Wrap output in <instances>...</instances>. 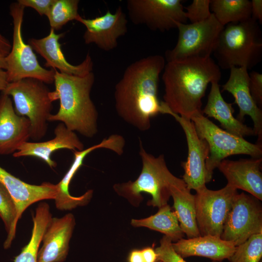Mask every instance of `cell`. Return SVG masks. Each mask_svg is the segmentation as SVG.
<instances>
[{
  "label": "cell",
  "mask_w": 262,
  "mask_h": 262,
  "mask_svg": "<svg viewBox=\"0 0 262 262\" xmlns=\"http://www.w3.org/2000/svg\"><path fill=\"white\" fill-rule=\"evenodd\" d=\"M167 180L174 212L183 233L188 238L200 236L196 221L195 195L182 179L175 176L169 170Z\"/></svg>",
  "instance_id": "cb8c5ba5"
},
{
  "label": "cell",
  "mask_w": 262,
  "mask_h": 262,
  "mask_svg": "<svg viewBox=\"0 0 262 262\" xmlns=\"http://www.w3.org/2000/svg\"><path fill=\"white\" fill-rule=\"evenodd\" d=\"M237 190L227 184L212 190L206 187L196 192V217L200 236L220 237Z\"/></svg>",
  "instance_id": "30bf717a"
},
{
  "label": "cell",
  "mask_w": 262,
  "mask_h": 262,
  "mask_svg": "<svg viewBox=\"0 0 262 262\" xmlns=\"http://www.w3.org/2000/svg\"><path fill=\"white\" fill-rule=\"evenodd\" d=\"M55 137L44 142L24 143L13 156L16 158L33 156L39 158L50 167L54 168L57 163L51 158L55 151L66 148L72 151L84 149V145L74 131L68 130L62 123L57 125L54 129Z\"/></svg>",
  "instance_id": "44dd1931"
},
{
  "label": "cell",
  "mask_w": 262,
  "mask_h": 262,
  "mask_svg": "<svg viewBox=\"0 0 262 262\" xmlns=\"http://www.w3.org/2000/svg\"><path fill=\"white\" fill-rule=\"evenodd\" d=\"M260 200L244 193L235 195L220 237L236 246L254 234L262 233Z\"/></svg>",
  "instance_id": "8fae6325"
},
{
  "label": "cell",
  "mask_w": 262,
  "mask_h": 262,
  "mask_svg": "<svg viewBox=\"0 0 262 262\" xmlns=\"http://www.w3.org/2000/svg\"><path fill=\"white\" fill-rule=\"evenodd\" d=\"M262 257V233L250 236L236 246L230 262H260Z\"/></svg>",
  "instance_id": "4dcf8cb0"
},
{
  "label": "cell",
  "mask_w": 262,
  "mask_h": 262,
  "mask_svg": "<svg viewBox=\"0 0 262 262\" xmlns=\"http://www.w3.org/2000/svg\"><path fill=\"white\" fill-rule=\"evenodd\" d=\"M9 8L13 33L11 49L5 57L8 82L30 78L46 84L53 83L55 69H48L41 66L32 47L23 40L22 26L25 7L16 1L12 3Z\"/></svg>",
  "instance_id": "ba28073f"
},
{
  "label": "cell",
  "mask_w": 262,
  "mask_h": 262,
  "mask_svg": "<svg viewBox=\"0 0 262 262\" xmlns=\"http://www.w3.org/2000/svg\"><path fill=\"white\" fill-rule=\"evenodd\" d=\"M196 132L205 140L209 147V156L205 162L206 182H209L213 170L220 162L228 156L246 154L252 158H260L262 147L252 144L220 128L206 117L202 112L196 113L190 118Z\"/></svg>",
  "instance_id": "52a82bcc"
},
{
  "label": "cell",
  "mask_w": 262,
  "mask_h": 262,
  "mask_svg": "<svg viewBox=\"0 0 262 262\" xmlns=\"http://www.w3.org/2000/svg\"><path fill=\"white\" fill-rule=\"evenodd\" d=\"M17 1L25 8H32L39 15L46 16L54 0H18Z\"/></svg>",
  "instance_id": "e575fe53"
},
{
  "label": "cell",
  "mask_w": 262,
  "mask_h": 262,
  "mask_svg": "<svg viewBox=\"0 0 262 262\" xmlns=\"http://www.w3.org/2000/svg\"><path fill=\"white\" fill-rule=\"evenodd\" d=\"M9 82L6 70L0 69V92H3Z\"/></svg>",
  "instance_id": "ab89813d"
},
{
  "label": "cell",
  "mask_w": 262,
  "mask_h": 262,
  "mask_svg": "<svg viewBox=\"0 0 262 262\" xmlns=\"http://www.w3.org/2000/svg\"><path fill=\"white\" fill-rule=\"evenodd\" d=\"M125 144V139L122 136L114 134L87 148L81 151H73V161L62 179L56 184L58 191L54 199L56 208L60 210H70L78 206L87 205L92 197V190H88L80 196H74L69 192L70 182L82 166L84 159L91 152L101 148L109 149L120 155L123 153Z\"/></svg>",
  "instance_id": "5bb4252c"
},
{
  "label": "cell",
  "mask_w": 262,
  "mask_h": 262,
  "mask_svg": "<svg viewBox=\"0 0 262 262\" xmlns=\"http://www.w3.org/2000/svg\"><path fill=\"white\" fill-rule=\"evenodd\" d=\"M180 0H128V16L135 25H144L154 31L164 32L176 28L177 22L187 19Z\"/></svg>",
  "instance_id": "7c38bea8"
},
{
  "label": "cell",
  "mask_w": 262,
  "mask_h": 262,
  "mask_svg": "<svg viewBox=\"0 0 262 262\" xmlns=\"http://www.w3.org/2000/svg\"><path fill=\"white\" fill-rule=\"evenodd\" d=\"M76 20L86 28L83 35L84 43L94 44L106 51L115 49L118 39L128 31L126 15L120 6L114 13L108 10L93 18H85L79 15Z\"/></svg>",
  "instance_id": "9a60e30c"
},
{
  "label": "cell",
  "mask_w": 262,
  "mask_h": 262,
  "mask_svg": "<svg viewBox=\"0 0 262 262\" xmlns=\"http://www.w3.org/2000/svg\"><path fill=\"white\" fill-rule=\"evenodd\" d=\"M95 82V75L91 72L83 76L62 73L55 70V90L50 91L53 102L59 100L57 113L51 114L49 121H60L69 130L77 131L88 138L98 132V113L90 98Z\"/></svg>",
  "instance_id": "3957f363"
},
{
  "label": "cell",
  "mask_w": 262,
  "mask_h": 262,
  "mask_svg": "<svg viewBox=\"0 0 262 262\" xmlns=\"http://www.w3.org/2000/svg\"><path fill=\"white\" fill-rule=\"evenodd\" d=\"M51 218L49 205L46 202L39 203L35 214L33 215V226L31 239L20 253L15 257L14 262H37L39 246Z\"/></svg>",
  "instance_id": "4316f807"
},
{
  "label": "cell",
  "mask_w": 262,
  "mask_h": 262,
  "mask_svg": "<svg viewBox=\"0 0 262 262\" xmlns=\"http://www.w3.org/2000/svg\"><path fill=\"white\" fill-rule=\"evenodd\" d=\"M131 225L136 228L145 227L159 231L172 242L183 238L184 235L177 214L168 204L159 208L153 215L142 219H132Z\"/></svg>",
  "instance_id": "484cf974"
},
{
  "label": "cell",
  "mask_w": 262,
  "mask_h": 262,
  "mask_svg": "<svg viewBox=\"0 0 262 262\" xmlns=\"http://www.w3.org/2000/svg\"><path fill=\"white\" fill-rule=\"evenodd\" d=\"M178 38L174 48L165 53L167 62L189 58L211 57L224 28L212 13L207 19L195 23L177 22Z\"/></svg>",
  "instance_id": "9c48e42d"
},
{
  "label": "cell",
  "mask_w": 262,
  "mask_h": 262,
  "mask_svg": "<svg viewBox=\"0 0 262 262\" xmlns=\"http://www.w3.org/2000/svg\"><path fill=\"white\" fill-rule=\"evenodd\" d=\"M211 0H193V2L185 7V16L191 21L195 23L204 21L212 15L210 12Z\"/></svg>",
  "instance_id": "1f68e13d"
},
{
  "label": "cell",
  "mask_w": 262,
  "mask_h": 262,
  "mask_svg": "<svg viewBox=\"0 0 262 262\" xmlns=\"http://www.w3.org/2000/svg\"><path fill=\"white\" fill-rule=\"evenodd\" d=\"M0 217L2 219L7 237L4 243V247H10L15 237L17 223V210L15 202L6 187L0 182Z\"/></svg>",
  "instance_id": "f546056e"
},
{
  "label": "cell",
  "mask_w": 262,
  "mask_h": 262,
  "mask_svg": "<svg viewBox=\"0 0 262 262\" xmlns=\"http://www.w3.org/2000/svg\"><path fill=\"white\" fill-rule=\"evenodd\" d=\"M165 65L160 55H149L130 64L115 86V107L118 115L141 131L150 127V119L163 114L158 98L159 77Z\"/></svg>",
  "instance_id": "6da1fadb"
},
{
  "label": "cell",
  "mask_w": 262,
  "mask_h": 262,
  "mask_svg": "<svg viewBox=\"0 0 262 262\" xmlns=\"http://www.w3.org/2000/svg\"><path fill=\"white\" fill-rule=\"evenodd\" d=\"M0 182L13 198L17 210V220L32 204L44 199H54L57 186L49 182L40 185L27 183L15 177L0 166Z\"/></svg>",
  "instance_id": "7402d4cb"
},
{
  "label": "cell",
  "mask_w": 262,
  "mask_h": 262,
  "mask_svg": "<svg viewBox=\"0 0 262 262\" xmlns=\"http://www.w3.org/2000/svg\"><path fill=\"white\" fill-rule=\"evenodd\" d=\"M213 53L220 68L252 69L262 58V33L258 22L251 17L225 26Z\"/></svg>",
  "instance_id": "277c9868"
},
{
  "label": "cell",
  "mask_w": 262,
  "mask_h": 262,
  "mask_svg": "<svg viewBox=\"0 0 262 262\" xmlns=\"http://www.w3.org/2000/svg\"><path fill=\"white\" fill-rule=\"evenodd\" d=\"M11 47L9 40L0 33V51L6 57L10 52Z\"/></svg>",
  "instance_id": "74e56055"
},
{
  "label": "cell",
  "mask_w": 262,
  "mask_h": 262,
  "mask_svg": "<svg viewBox=\"0 0 262 262\" xmlns=\"http://www.w3.org/2000/svg\"><path fill=\"white\" fill-rule=\"evenodd\" d=\"M218 82L214 81L211 82V88L207 103L202 110L203 114L217 120L224 130L232 134L243 138L255 135L253 129L234 117L233 104L225 101Z\"/></svg>",
  "instance_id": "d4e9b609"
},
{
  "label": "cell",
  "mask_w": 262,
  "mask_h": 262,
  "mask_svg": "<svg viewBox=\"0 0 262 262\" xmlns=\"http://www.w3.org/2000/svg\"><path fill=\"white\" fill-rule=\"evenodd\" d=\"M128 262H145L141 249H133L128 257Z\"/></svg>",
  "instance_id": "f35d334b"
},
{
  "label": "cell",
  "mask_w": 262,
  "mask_h": 262,
  "mask_svg": "<svg viewBox=\"0 0 262 262\" xmlns=\"http://www.w3.org/2000/svg\"><path fill=\"white\" fill-rule=\"evenodd\" d=\"M172 243V240L168 237L164 235L162 237L160 241V246L155 249L157 260L162 262H186L175 251Z\"/></svg>",
  "instance_id": "d6a6232c"
},
{
  "label": "cell",
  "mask_w": 262,
  "mask_h": 262,
  "mask_svg": "<svg viewBox=\"0 0 262 262\" xmlns=\"http://www.w3.org/2000/svg\"><path fill=\"white\" fill-rule=\"evenodd\" d=\"M251 3V17L258 21L259 24L262 22V0H252Z\"/></svg>",
  "instance_id": "d590c367"
},
{
  "label": "cell",
  "mask_w": 262,
  "mask_h": 262,
  "mask_svg": "<svg viewBox=\"0 0 262 262\" xmlns=\"http://www.w3.org/2000/svg\"><path fill=\"white\" fill-rule=\"evenodd\" d=\"M164 114L172 116L181 126L186 136L188 156L181 162L184 169L182 180L189 190L196 192L206 187L205 162L209 153L207 142L198 135L193 122L189 118L172 112L167 106Z\"/></svg>",
  "instance_id": "4fadbf2b"
},
{
  "label": "cell",
  "mask_w": 262,
  "mask_h": 262,
  "mask_svg": "<svg viewBox=\"0 0 262 262\" xmlns=\"http://www.w3.org/2000/svg\"><path fill=\"white\" fill-rule=\"evenodd\" d=\"M64 35V33L56 34L55 30L51 28L47 36L40 39L30 38L28 43L46 60V67H51L62 73L77 76H83L92 72L93 62L89 53H87L85 59L79 65H73L68 62L59 42Z\"/></svg>",
  "instance_id": "e0dca14e"
},
{
  "label": "cell",
  "mask_w": 262,
  "mask_h": 262,
  "mask_svg": "<svg viewBox=\"0 0 262 262\" xmlns=\"http://www.w3.org/2000/svg\"><path fill=\"white\" fill-rule=\"evenodd\" d=\"M141 250L145 262H156L157 261L155 249L151 247H146Z\"/></svg>",
  "instance_id": "8d00e7d4"
},
{
  "label": "cell",
  "mask_w": 262,
  "mask_h": 262,
  "mask_svg": "<svg viewBox=\"0 0 262 262\" xmlns=\"http://www.w3.org/2000/svg\"><path fill=\"white\" fill-rule=\"evenodd\" d=\"M210 8L224 27L251 18V3L248 0H211Z\"/></svg>",
  "instance_id": "83f0119b"
},
{
  "label": "cell",
  "mask_w": 262,
  "mask_h": 262,
  "mask_svg": "<svg viewBox=\"0 0 262 262\" xmlns=\"http://www.w3.org/2000/svg\"><path fill=\"white\" fill-rule=\"evenodd\" d=\"M172 246L175 251L183 258L200 256L217 262L225 259L229 260L236 248V246L231 242L211 235L182 238L173 243Z\"/></svg>",
  "instance_id": "603a6c76"
},
{
  "label": "cell",
  "mask_w": 262,
  "mask_h": 262,
  "mask_svg": "<svg viewBox=\"0 0 262 262\" xmlns=\"http://www.w3.org/2000/svg\"><path fill=\"white\" fill-rule=\"evenodd\" d=\"M75 225L74 215L51 218L44 232L37 262H63L68 253L69 244Z\"/></svg>",
  "instance_id": "d6986e66"
},
{
  "label": "cell",
  "mask_w": 262,
  "mask_h": 262,
  "mask_svg": "<svg viewBox=\"0 0 262 262\" xmlns=\"http://www.w3.org/2000/svg\"><path fill=\"white\" fill-rule=\"evenodd\" d=\"M221 77L220 68L211 57L167 62L162 75L163 101L172 112L190 119L202 112L208 84Z\"/></svg>",
  "instance_id": "7a4b0ae2"
},
{
  "label": "cell",
  "mask_w": 262,
  "mask_h": 262,
  "mask_svg": "<svg viewBox=\"0 0 262 262\" xmlns=\"http://www.w3.org/2000/svg\"><path fill=\"white\" fill-rule=\"evenodd\" d=\"M79 0H54L47 17L51 29L60 30L69 21L77 19Z\"/></svg>",
  "instance_id": "f1b7e54d"
},
{
  "label": "cell",
  "mask_w": 262,
  "mask_h": 262,
  "mask_svg": "<svg viewBox=\"0 0 262 262\" xmlns=\"http://www.w3.org/2000/svg\"><path fill=\"white\" fill-rule=\"evenodd\" d=\"M0 69L6 70L7 65L5 60V56L0 51Z\"/></svg>",
  "instance_id": "60d3db41"
},
{
  "label": "cell",
  "mask_w": 262,
  "mask_h": 262,
  "mask_svg": "<svg viewBox=\"0 0 262 262\" xmlns=\"http://www.w3.org/2000/svg\"><path fill=\"white\" fill-rule=\"evenodd\" d=\"M156 262H162L160 261L157 260Z\"/></svg>",
  "instance_id": "b9f144b4"
},
{
  "label": "cell",
  "mask_w": 262,
  "mask_h": 262,
  "mask_svg": "<svg viewBox=\"0 0 262 262\" xmlns=\"http://www.w3.org/2000/svg\"><path fill=\"white\" fill-rule=\"evenodd\" d=\"M139 155L142 167L138 178L134 181L114 184V190L135 207H138L143 200L141 194H148L151 199L147 205L159 208L167 204L171 196L167 180V173L169 170L164 155L155 157L148 153L144 148L141 141Z\"/></svg>",
  "instance_id": "5b68a950"
},
{
  "label": "cell",
  "mask_w": 262,
  "mask_h": 262,
  "mask_svg": "<svg viewBox=\"0 0 262 262\" xmlns=\"http://www.w3.org/2000/svg\"><path fill=\"white\" fill-rule=\"evenodd\" d=\"M249 87L251 95L256 104L261 109L262 107V74L253 71L250 73Z\"/></svg>",
  "instance_id": "836d02e7"
},
{
  "label": "cell",
  "mask_w": 262,
  "mask_h": 262,
  "mask_svg": "<svg viewBox=\"0 0 262 262\" xmlns=\"http://www.w3.org/2000/svg\"><path fill=\"white\" fill-rule=\"evenodd\" d=\"M262 158L224 159L217 168L226 178L227 184L244 190L260 201L262 200Z\"/></svg>",
  "instance_id": "ffe728a7"
},
{
  "label": "cell",
  "mask_w": 262,
  "mask_h": 262,
  "mask_svg": "<svg viewBox=\"0 0 262 262\" xmlns=\"http://www.w3.org/2000/svg\"><path fill=\"white\" fill-rule=\"evenodd\" d=\"M50 91L42 81L28 78L9 82L2 92L12 98L16 113L29 120L31 138L35 141L41 140L47 131L49 117L53 109Z\"/></svg>",
  "instance_id": "8992f818"
},
{
  "label": "cell",
  "mask_w": 262,
  "mask_h": 262,
  "mask_svg": "<svg viewBox=\"0 0 262 262\" xmlns=\"http://www.w3.org/2000/svg\"><path fill=\"white\" fill-rule=\"evenodd\" d=\"M249 76L245 67H233L227 82L223 84L222 91H226L233 96L239 112L236 118L242 122L246 115L249 116L253 122L255 135L258 136L256 144L262 146V111L254 102L250 92Z\"/></svg>",
  "instance_id": "ac0fdd59"
},
{
  "label": "cell",
  "mask_w": 262,
  "mask_h": 262,
  "mask_svg": "<svg viewBox=\"0 0 262 262\" xmlns=\"http://www.w3.org/2000/svg\"><path fill=\"white\" fill-rule=\"evenodd\" d=\"M29 120L15 112L11 98L0 95V155L13 154L31 138Z\"/></svg>",
  "instance_id": "2e32d148"
}]
</instances>
